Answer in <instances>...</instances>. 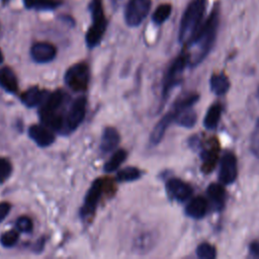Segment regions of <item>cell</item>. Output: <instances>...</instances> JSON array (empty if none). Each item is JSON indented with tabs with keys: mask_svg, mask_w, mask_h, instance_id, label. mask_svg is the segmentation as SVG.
<instances>
[{
	"mask_svg": "<svg viewBox=\"0 0 259 259\" xmlns=\"http://www.w3.org/2000/svg\"><path fill=\"white\" fill-rule=\"evenodd\" d=\"M219 25V6L215 5L208 15V17L202 22L192 38L186 44L192 51L188 53L189 64L196 66L203 61L206 55L211 50L214 42L217 30Z\"/></svg>",
	"mask_w": 259,
	"mask_h": 259,
	"instance_id": "6da1fadb",
	"label": "cell"
},
{
	"mask_svg": "<svg viewBox=\"0 0 259 259\" xmlns=\"http://www.w3.org/2000/svg\"><path fill=\"white\" fill-rule=\"evenodd\" d=\"M206 9V0H192L186 7L179 25L178 39L181 44H187L202 24Z\"/></svg>",
	"mask_w": 259,
	"mask_h": 259,
	"instance_id": "7a4b0ae2",
	"label": "cell"
},
{
	"mask_svg": "<svg viewBox=\"0 0 259 259\" xmlns=\"http://www.w3.org/2000/svg\"><path fill=\"white\" fill-rule=\"evenodd\" d=\"M90 12L92 23L86 32L85 40L87 47L93 49L97 47L101 41L107 26V21L102 6V0H91Z\"/></svg>",
	"mask_w": 259,
	"mask_h": 259,
	"instance_id": "3957f363",
	"label": "cell"
},
{
	"mask_svg": "<svg viewBox=\"0 0 259 259\" xmlns=\"http://www.w3.org/2000/svg\"><path fill=\"white\" fill-rule=\"evenodd\" d=\"M187 64H189L188 53H182L169 66L163 79V86H162L163 99H166L169 93L171 92V90L180 83L181 75Z\"/></svg>",
	"mask_w": 259,
	"mask_h": 259,
	"instance_id": "277c9868",
	"label": "cell"
},
{
	"mask_svg": "<svg viewBox=\"0 0 259 259\" xmlns=\"http://www.w3.org/2000/svg\"><path fill=\"white\" fill-rule=\"evenodd\" d=\"M87 100L84 96L76 98L70 105L66 115H64V124L62 134L69 135L75 132L83 122L86 114Z\"/></svg>",
	"mask_w": 259,
	"mask_h": 259,
	"instance_id": "5b68a950",
	"label": "cell"
},
{
	"mask_svg": "<svg viewBox=\"0 0 259 259\" xmlns=\"http://www.w3.org/2000/svg\"><path fill=\"white\" fill-rule=\"evenodd\" d=\"M66 85L75 92H84L87 90L90 81V69L88 65L79 63L71 66L65 73Z\"/></svg>",
	"mask_w": 259,
	"mask_h": 259,
	"instance_id": "8992f818",
	"label": "cell"
},
{
	"mask_svg": "<svg viewBox=\"0 0 259 259\" xmlns=\"http://www.w3.org/2000/svg\"><path fill=\"white\" fill-rule=\"evenodd\" d=\"M151 0H128L124 9V20L128 26H139L151 9Z\"/></svg>",
	"mask_w": 259,
	"mask_h": 259,
	"instance_id": "52a82bcc",
	"label": "cell"
},
{
	"mask_svg": "<svg viewBox=\"0 0 259 259\" xmlns=\"http://www.w3.org/2000/svg\"><path fill=\"white\" fill-rule=\"evenodd\" d=\"M102 190H103V181L100 178L94 180L90 188L88 189L84 198V202L80 208V217L83 220L86 221L94 214L98 206L99 200L101 198Z\"/></svg>",
	"mask_w": 259,
	"mask_h": 259,
	"instance_id": "ba28073f",
	"label": "cell"
},
{
	"mask_svg": "<svg viewBox=\"0 0 259 259\" xmlns=\"http://www.w3.org/2000/svg\"><path fill=\"white\" fill-rule=\"evenodd\" d=\"M237 160L232 153H226L220 162L219 179L225 184H232L237 178Z\"/></svg>",
	"mask_w": 259,
	"mask_h": 259,
	"instance_id": "9c48e42d",
	"label": "cell"
},
{
	"mask_svg": "<svg viewBox=\"0 0 259 259\" xmlns=\"http://www.w3.org/2000/svg\"><path fill=\"white\" fill-rule=\"evenodd\" d=\"M166 190L169 196L177 201H185L192 194V188L189 184L178 178H171L166 183Z\"/></svg>",
	"mask_w": 259,
	"mask_h": 259,
	"instance_id": "30bf717a",
	"label": "cell"
},
{
	"mask_svg": "<svg viewBox=\"0 0 259 259\" xmlns=\"http://www.w3.org/2000/svg\"><path fill=\"white\" fill-rule=\"evenodd\" d=\"M29 138L39 147H49L55 142L53 131L45 124H32L28 127Z\"/></svg>",
	"mask_w": 259,
	"mask_h": 259,
	"instance_id": "8fae6325",
	"label": "cell"
},
{
	"mask_svg": "<svg viewBox=\"0 0 259 259\" xmlns=\"http://www.w3.org/2000/svg\"><path fill=\"white\" fill-rule=\"evenodd\" d=\"M57 50L55 46L49 42H36L30 49L31 59L38 64H46L55 59Z\"/></svg>",
	"mask_w": 259,
	"mask_h": 259,
	"instance_id": "7c38bea8",
	"label": "cell"
},
{
	"mask_svg": "<svg viewBox=\"0 0 259 259\" xmlns=\"http://www.w3.org/2000/svg\"><path fill=\"white\" fill-rule=\"evenodd\" d=\"M173 121H174V112L171 110V111L167 112L159 120V122L154 126V128H153V131H152V133L150 135V142H151L152 145H157V144H159L162 141V139H163V137H164L168 126Z\"/></svg>",
	"mask_w": 259,
	"mask_h": 259,
	"instance_id": "4fadbf2b",
	"label": "cell"
},
{
	"mask_svg": "<svg viewBox=\"0 0 259 259\" xmlns=\"http://www.w3.org/2000/svg\"><path fill=\"white\" fill-rule=\"evenodd\" d=\"M119 142H120V137L118 132L111 126L105 127L101 136L100 150L104 154L110 153L117 147Z\"/></svg>",
	"mask_w": 259,
	"mask_h": 259,
	"instance_id": "5bb4252c",
	"label": "cell"
},
{
	"mask_svg": "<svg viewBox=\"0 0 259 259\" xmlns=\"http://www.w3.org/2000/svg\"><path fill=\"white\" fill-rule=\"evenodd\" d=\"M48 94L49 92L46 90H41L38 87H31L21 95V102L30 108L40 106Z\"/></svg>",
	"mask_w": 259,
	"mask_h": 259,
	"instance_id": "9a60e30c",
	"label": "cell"
},
{
	"mask_svg": "<svg viewBox=\"0 0 259 259\" xmlns=\"http://www.w3.org/2000/svg\"><path fill=\"white\" fill-rule=\"evenodd\" d=\"M0 86L10 94H15L18 90L17 78L9 67H2L0 69Z\"/></svg>",
	"mask_w": 259,
	"mask_h": 259,
	"instance_id": "2e32d148",
	"label": "cell"
},
{
	"mask_svg": "<svg viewBox=\"0 0 259 259\" xmlns=\"http://www.w3.org/2000/svg\"><path fill=\"white\" fill-rule=\"evenodd\" d=\"M207 210V202L201 196L192 198L185 207V213L192 219H201L204 217Z\"/></svg>",
	"mask_w": 259,
	"mask_h": 259,
	"instance_id": "e0dca14e",
	"label": "cell"
},
{
	"mask_svg": "<svg viewBox=\"0 0 259 259\" xmlns=\"http://www.w3.org/2000/svg\"><path fill=\"white\" fill-rule=\"evenodd\" d=\"M172 111L174 112V121L178 125L182 127L190 128L195 124L197 116L195 111L191 107L181 109V110H176L173 108Z\"/></svg>",
	"mask_w": 259,
	"mask_h": 259,
	"instance_id": "ac0fdd59",
	"label": "cell"
},
{
	"mask_svg": "<svg viewBox=\"0 0 259 259\" xmlns=\"http://www.w3.org/2000/svg\"><path fill=\"white\" fill-rule=\"evenodd\" d=\"M210 90L215 95H223L225 94L230 87V82L228 77L225 74H217L212 75L209 80Z\"/></svg>",
	"mask_w": 259,
	"mask_h": 259,
	"instance_id": "d6986e66",
	"label": "cell"
},
{
	"mask_svg": "<svg viewBox=\"0 0 259 259\" xmlns=\"http://www.w3.org/2000/svg\"><path fill=\"white\" fill-rule=\"evenodd\" d=\"M206 193L209 199L214 203L218 207L222 206L226 199V190L224 186L220 183H211L208 185L206 189Z\"/></svg>",
	"mask_w": 259,
	"mask_h": 259,
	"instance_id": "ffe728a7",
	"label": "cell"
},
{
	"mask_svg": "<svg viewBox=\"0 0 259 259\" xmlns=\"http://www.w3.org/2000/svg\"><path fill=\"white\" fill-rule=\"evenodd\" d=\"M221 113H222V106L219 103H215L213 105H211L207 111L206 114L204 116L203 119V124L207 130H213L217 127L220 117H221Z\"/></svg>",
	"mask_w": 259,
	"mask_h": 259,
	"instance_id": "44dd1931",
	"label": "cell"
},
{
	"mask_svg": "<svg viewBox=\"0 0 259 259\" xmlns=\"http://www.w3.org/2000/svg\"><path fill=\"white\" fill-rule=\"evenodd\" d=\"M24 6L28 9L53 10L61 5L59 0H23Z\"/></svg>",
	"mask_w": 259,
	"mask_h": 259,
	"instance_id": "7402d4cb",
	"label": "cell"
},
{
	"mask_svg": "<svg viewBox=\"0 0 259 259\" xmlns=\"http://www.w3.org/2000/svg\"><path fill=\"white\" fill-rule=\"evenodd\" d=\"M126 151L123 149H118L116 150L108 159V161L104 164V171L105 172H113L115 171L121 164L122 162L126 159Z\"/></svg>",
	"mask_w": 259,
	"mask_h": 259,
	"instance_id": "603a6c76",
	"label": "cell"
},
{
	"mask_svg": "<svg viewBox=\"0 0 259 259\" xmlns=\"http://www.w3.org/2000/svg\"><path fill=\"white\" fill-rule=\"evenodd\" d=\"M142 175V172L139 168L128 166L121 170H119L116 174V181L117 182H132L138 180Z\"/></svg>",
	"mask_w": 259,
	"mask_h": 259,
	"instance_id": "cb8c5ba5",
	"label": "cell"
},
{
	"mask_svg": "<svg viewBox=\"0 0 259 259\" xmlns=\"http://www.w3.org/2000/svg\"><path fill=\"white\" fill-rule=\"evenodd\" d=\"M172 11V6L170 4H161L156 8L152 15V20L155 24L160 25L164 23L170 16Z\"/></svg>",
	"mask_w": 259,
	"mask_h": 259,
	"instance_id": "d4e9b609",
	"label": "cell"
},
{
	"mask_svg": "<svg viewBox=\"0 0 259 259\" xmlns=\"http://www.w3.org/2000/svg\"><path fill=\"white\" fill-rule=\"evenodd\" d=\"M196 254L201 259H213L217 256V251L212 245L201 243L196 249Z\"/></svg>",
	"mask_w": 259,
	"mask_h": 259,
	"instance_id": "484cf974",
	"label": "cell"
},
{
	"mask_svg": "<svg viewBox=\"0 0 259 259\" xmlns=\"http://www.w3.org/2000/svg\"><path fill=\"white\" fill-rule=\"evenodd\" d=\"M18 238H19L18 232L14 231V230H10L1 235L0 243L5 248H11L17 243Z\"/></svg>",
	"mask_w": 259,
	"mask_h": 259,
	"instance_id": "4316f807",
	"label": "cell"
},
{
	"mask_svg": "<svg viewBox=\"0 0 259 259\" xmlns=\"http://www.w3.org/2000/svg\"><path fill=\"white\" fill-rule=\"evenodd\" d=\"M15 227H16V230L20 233H30L33 229V224H32V221L28 218V217H25V215H22V217H19L16 222H15Z\"/></svg>",
	"mask_w": 259,
	"mask_h": 259,
	"instance_id": "83f0119b",
	"label": "cell"
},
{
	"mask_svg": "<svg viewBox=\"0 0 259 259\" xmlns=\"http://www.w3.org/2000/svg\"><path fill=\"white\" fill-rule=\"evenodd\" d=\"M153 236L151 234H144L139 237V239L135 243V248L136 250L143 251L151 248V245L153 244Z\"/></svg>",
	"mask_w": 259,
	"mask_h": 259,
	"instance_id": "f1b7e54d",
	"label": "cell"
},
{
	"mask_svg": "<svg viewBox=\"0 0 259 259\" xmlns=\"http://www.w3.org/2000/svg\"><path fill=\"white\" fill-rule=\"evenodd\" d=\"M12 172V166L10 162L5 159L0 157V182L5 181L11 174Z\"/></svg>",
	"mask_w": 259,
	"mask_h": 259,
	"instance_id": "f546056e",
	"label": "cell"
},
{
	"mask_svg": "<svg viewBox=\"0 0 259 259\" xmlns=\"http://www.w3.org/2000/svg\"><path fill=\"white\" fill-rule=\"evenodd\" d=\"M251 152L255 157L259 158V119L251 136Z\"/></svg>",
	"mask_w": 259,
	"mask_h": 259,
	"instance_id": "4dcf8cb0",
	"label": "cell"
},
{
	"mask_svg": "<svg viewBox=\"0 0 259 259\" xmlns=\"http://www.w3.org/2000/svg\"><path fill=\"white\" fill-rule=\"evenodd\" d=\"M11 208V204L8 202H0V224L6 219Z\"/></svg>",
	"mask_w": 259,
	"mask_h": 259,
	"instance_id": "1f68e13d",
	"label": "cell"
},
{
	"mask_svg": "<svg viewBox=\"0 0 259 259\" xmlns=\"http://www.w3.org/2000/svg\"><path fill=\"white\" fill-rule=\"evenodd\" d=\"M250 253L254 257L259 258V243H252L250 245Z\"/></svg>",
	"mask_w": 259,
	"mask_h": 259,
	"instance_id": "d6a6232c",
	"label": "cell"
},
{
	"mask_svg": "<svg viewBox=\"0 0 259 259\" xmlns=\"http://www.w3.org/2000/svg\"><path fill=\"white\" fill-rule=\"evenodd\" d=\"M3 63V54H2V52H1V50H0V65Z\"/></svg>",
	"mask_w": 259,
	"mask_h": 259,
	"instance_id": "836d02e7",
	"label": "cell"
},
{
	"mask_svg": "<svg viewBox=\"0 0 259 259\" xmlns=\"http://www.w3.org/2000/svg\"><path fill=\"white\" fill-rule=\"evenodd\" d=\"M258 98H259V89H258Z\"/></svg>",
	"mask_w": 259,
	"mask_h": 259,
	"instance_id": "e575fe53",
	"label": "cell"
}]
</instances>
